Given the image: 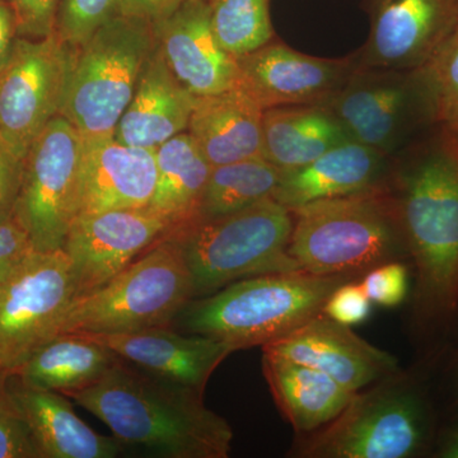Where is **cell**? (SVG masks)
Instances as JSON below:
<instances>
[{"instance_id":"6da1fadb","label":"cell","mask_w":458,"mask_h":458,"mask_svg":"<svg viewBox=\"0 0 458 458\" xmlns=\"http://www.w3.org/2000/svg\"><path fill=\"white\" fill-rule=\"evenodd\" d=\"M65 396L110 428L123 447L161 458H227L233 430L203 394L120 360L95 384Z\"/></svg>"},{"instance_id":"7a4b0ae2","label":"cell","mask_w":458,"mask_h":458,"mask_svg":"<svg viewBox=\"0 0 458 458\" xmlns=\"http://www.w3.org/2000/svg\"><path fill=\"white\" fill-rule=\"evenodd\" d=\"M388 191L415 267V318L420 327H447L458 316L456 138L445 129L401 165Z\"/></svg>"},{"instance_id":"3957f363","label":"cell","mask_w":458,"mask_h":458,"mask_svg":"<svg viewBox=\"0 0 458 458\" xmlns=\"http://www.w3.org/2000/svg\"><path fill=\"white\" fill-rule=\"evenodd\" d=\"M352 279L304 270L251 276L192 300L174 322L186 333L222 340L237 352L262 346L316 318L328 295Z\"/></svg>"},{"instance_id":"277c9868","label":"cell","mask_w":458,"mask_h":458,"mask_svg":"<svg viewBox=\"0 0 458 458\" xmlns=\"http://www.w3.org/2000/svg\"><path fill=\"white\" fill-rule=\"evenodd\" d=\"M291 210L293 231L288 255L300 270L355 278L385 262L409 258L386 185Z\"/></svg>"},{"instance_id":"5b68a950","label":"cell","mask_w":458,"mask_h":458,"mask_svg":"<svg viewBox=\"0 0 458 458\" xmlns=\"http://www.w3.org/2000/svg\"><path fill=\"white\" fill-rule=\"evenodd\" d=\"M292 231V210L270 198L238 212L171 228L165 238L179 249L199 297L237 280L300 270L288 255Z\"/></svg>"},{"instance_id":"8992f818","label":"cell","mask_w":458,"mask_h":458,"mask_svg":"<svg viewBox=\"0 0 458 458\" xmlns=\"http://www.w3.org/2000/svg\"><path fill=\"white\" fill-rule=\"evenodd\" d=\"M157 47L152 23L116 14L72 49L60 114L83 140L113 138Z\"/></svg>"},{"instance_id":"52a82bcc","label":"cell","mask_w":458,"mask_h":458,"mask_svg":"<svg viewBox=\"0 0 458 458\" xmlns=\"http://www.w3.org/2000/svg\"><path fill=\"white\" fill-rule=\"evenodd\" d=\"M194 298L185 260L164 237L105 284L75 297L62 319L59 335L172 327Z\"/></svg>"},{"instance_id":"ba28073f","label":"cell","mask_w":458,"mask_h":458,"mask_svg":"<svg viewBox=\"0 0 458 458\" xmlns=\"http://www.w3.org/2000/svg\"><path fill=\"white\" fill-rule=\"evenodd\" d=\"M434 415L426 394L408 379L385 378L355 393L327 426L307 434L294 454L306 458H411L432 450Z\"/></svg>"},{"instance_id":"9c48e42d","label":"cell","mask_w":458,"mask_h":458,"mask_svg":"<svg viewBox=\"0 0 458 458\" xmlns=\"http://www.w3.org/2000/svg\"><path fill=\"white\" fill-rule=\"evenodd\" d=\"M82 152L83 138L62 114L27 150L13 219L25 229L35 251L64 246L77 216Z\"/></svg>"},{"instance_id":"30bf717a","label":"cell","mask_w":458,"mask_h":458,"mask_svg":"<svg viewBox=\"0 0 458 458\" xmlns=\"http://www.w3.org/2000/svg\"><path fill=\"white\" fill-rule=\"evenodd\" d=\"M77 295L64 250L32 251L0 283V370L16 372L59 335L60 324Z\"/></svg>"},{"instance_id":"8fae6325","label":"cell","mask_w":458,"mask_h":458,"mask_svg":"<svg viewBox=\"0 0 458 458\" xmlns=\"http://www.w3.org/2000/svg\"><path fill=\"white\" fill-rule=\"evenodd\" d=\"M351 140L390 157L423 123H433L417 71L357 64L327 104Z\"/></svg>"},{"instance_id":"7c38bea8","label":"cell","mask_w":458,"mask_h":458,"mask_svg":"<svg viewBox=\"0 0 458 458\" xmlns=\"http://www.w3.org/2000/svg\"><path fill=\"white\" fill-rule=\"evenodd\" d=\"M71 63L72 47L56 32L40 40L17 38L0 72V132L21 155L60 114Z\"/></svg>"},{"instance_id":"4fadbf2b","label":"cell","mask_w":458,"mask_h":458,"mask_svg":"<svg viewBox=\"0 0 458 458\" xmlns=\"http://www.w3.org/2000/svg\"><path fill=\"white\" fill-rule=\"evenodd\" d=\"M170 229V223L149 208L75 216L63 246L73 270L75 297L114 278Z\"/></svg>"},{"instance_id":"5bb4252c","label":"cell","mask_w":458,"mask_h":458,"mask_svg":"<svg viewBox=\"0 0 458 458\" xmlns=\"http://www.w3.org/2000/svg\"><path fill=\"white\" fill-rule=\"evenodd\" d=\"M369 38L355 55L364 68L417 71L458 26V0H366Z\"/></svg>"},{"instance_id":"9a60e30c","label":"cell","mask_w":458,"mask_h":458,"mask_svg":"<svg viewBox=\"0 0 458 458\" xmlns=\"http://www.w3.org/2000/svg\"><path fill=\"white\" fill-rule=\"evenodd\" d=\"M236 86L249 93L262 110L327 104L357 68L355 55L325 59L271 41L236 57Z\"/></svg>"},{"instance_id":"2e32d148","label":"cell","mask_w":458,"mask_h":458,"mask_svg":"<svg viewBox=\"0 0 458 458\" xmlns=\"http://www.w3.org/2000/svg\"><path fill=\"white\" fill-rule=\"evenodd\" d=\"M262 351L321 370L352 393L397 373L396 358L322 312Z\"/></svg>"},{"instance_id":"e0dca14e","label":"cell","mask_w":458,"mask_h":458,"mask_svg":"<svg viewBox=\"0 0 458 458\" xmlns=\"http://www.w3.org/2000/svg\"><path fill=\"white\" fill-rule=\"evenodd\" d=\"M153 29L168 68L195 98L236 87V57L216 40L209 0H181Z\"/></svg>"},{"instance_id":"ac0fdd59","label":"cell","mask_w":458,"mask_h":458,"mask_svg":"<svg viewBox=\"0 0 458 458\" xmlns=\"http://www.w3.org/2000/svg\"><path fill=\"white\" fill-rule=\"evenodd\" d=\"M113 351L120 360L144 372L204 394L214 370L233 346L214 337L182 335L172 327L126 334H82Z\"/></svg>"},{"instance_id":"d6986e66","label":"cell","mask_w":458,"mask_h":458,"mask_svg":"<svg viewBox=\"0 0 458 458\" xmlns=\"http://www.w3.org/2000/svg\"><path fill=\"white\" fill-rule=\"evenodd\" d=\"M157 185L156 149L114 138L83 140L77 216L149 207Z\"/></svg>"},{"instance_id":"ffe728a7","label":"cell","mask_w":458,"mask_h":458,"mask_svg":"<svg viewBox=\"0 0 458 458\" xmlns=\"http://www.w3.org/2000/svg\"><path fill=\"white\" fill-rule=\"evenodd\" d=\"M387 156L348 140L297 170L282 172L274 198L288 209L385 185Z\"/></svg>"},{"instance_id":"44dd1931","label":"cell","mask_w":458,"mask_h":458,"mask_svg":"<svg viewBox=\"0 0 458 458\" xmlns=\"http://www.w3.org/2000/svg\"><path fill=\"white\" fill-rule=\"evenodd\" d=\"M195 98L174 77L156 47L114 138L126 146L157 149L188 131Z\"/></svg>"},{"instance_id":"7402d4cb","label":"cell","mask_w":458,"mask_h":458,"mask_svg":"<svg viewBox=\"0 0 458 458\" xmlns=\"http://www.w3.org/2000/svg\"><path fill=\"white\" fill-rule=\"evenodd\" d=\"M262 110L240 87L195 98L188 126L212 167L262 157Z\"/></svg>"},{"instance_id":"603a6c76","label":"cell","mask_w":458,"mask_h":458,"mask_svg":"<svg viewBox=\"0 0 458 458\" xmlns=\"http://www.w3.org/2000/svg\"><path fill=\"white\" fill-rule=\"evenodd\" d=\"M41 458H114L126 448L114 437L101 436L75 414L71 401L55 391L11 387Z\"/></svg>"},{"instance_id":"cb8c5ba5","label":"cell","mask_w":458,"mask_h":458,"mask_svg":"<svg viewBox=\"0 0 458 458\" xmlns=\"http://www.w3.org/2000/svg\"><path fill=\"white\" fill-rule=\"evenodd\" d=\"M262 373L280 412L298 434L327 426L355 394L321 370L267 352Z\"/></svg>"},{"instance_id":"d4e9b609","label":"cell","mask_w":458,"mask_h":458,"mask_svg":"<svg viewBox=\"0 0 458 458\" xmlns=\"http://www.w3.org/2000/svg\"><path fill=\"white\" fill-rule=\"evenodd\" d=\"M348 140L324 105L273 107L262 114V157L282 172L303 167Z\"/></svg>"},{"instance_id":"484cf974","label":"cell","mask_w":458,"mask_h":458,"mask_svg":"<svg viewBox=\"0 0 458 458\" xmlns=\"http://www.w3.org/2000/svg\"><path fill=\"white\" fill-rule=\"evenodd\" d=\"M120 358L82 334H63L33 352L11 376L38 390L65 394L95 384Z\"/></svg>"},{"instance_id":"4316f807","label":"cell","mask_w":458,"mask_h":458,"mask_svg":"<svg viewBox=\"0 0 458 458\" xmlns=\"http://www.w3.org/2000/svg\"><path fill=\"white\" fill-rule=\"evenodd\" d=\"M156 164V191L148 208L171 228L195 221L212 170L197 143L188 131L181 132L157 148Z\"/></svg>"},{"instance_id":"83f0119b","label":"cell","mask_w":458,"mask_h":458,"mask_svg":"<svg viewBox=\"0 0 458 458\" xmlns=\"http://www.w3.org/2000/svg\"><path fill=\"white\" fill-rule=\"evenodd\" d=\"M280 180L282 171L264 157L216 165L205 185L197 219L225 216L274 198Z\"/></svg>"},{"instance_id":"f1b7e54d","label":"cell","mask_w":458,"mask_h":458,"mask_svg":"<svg viewBox=\"0 0 458 458\" xmlns=\"http://www.w3.org/2000/svg\"><path fill=\"white\" fill-rule=\"evenodd\" d=\"M210 20L223 49L238 57L273 40L270 0H209Z\"/></svg>"},{"instance_id":"f546056e","label":"cell","mask_w":458,"mask_h":458,"mask_svg":"<svg viewBox=\"0 0 458 458\" xmlns=\"http://www.w3.org/2000/svg\"><path fill=\"white\" fill-rule=\"evenodd\" d=\"M433 123H458V26L423 68L417 69Z\"/></svg>"},{"instance_id":"4dcf8cb0","label":"cell","mask_w":458,"mask_h":458,"mask_svg":"<svg viewBox=\"0 0 458 458\" xmlns=\"http://www.w3.org/2000/svg\"><path fill=\"white\" fill-rule=\"evenodd\" d=\"M119 5L120 0H63L55 32L65 45L77 49L119 14Z\"/></svg>"},{"instance_id":"1f68e13d","label":"cell","mask_w":458,"mask_h":458,"mask_svg":"<svg viewBox=\"0 0 458 458\" xmlns=\"http://www.w3.org/2000/svg\"><path fill=\"white\" fill-rule=\"evenodd\" d=\"M0 370V458H41L31 429Z\"/></svg>"},{"instance_id":"d6a6232c","label":"cell","mask_w":458,"mask_h":458,"mask_svg":"<svg viewBox=\"0 0 458 458\" xmlns=\"http://www.w3.org/2000/svg\"><path fill=\"white\" fill-rule=\"evenodd\" d=\"M360 284L370 302L397 307L408 295L409 270L399 260L385 262L367 271Z\"/></svg>"},{"instance_id":"836d02e7","label":"cell","mask_w":458,"mask_h":458,"mask_svg":"<svg viewBox=\"0 0 458 458\" xmlns=\"http://www.w3.org/2000/svg\"><path fill=\"white\" fill-rule=\"evenodd\" d=\"M63 0H7L16 20L18 38L40 40L56 30Z\"/></svg>"},{"instance_id":"e575fe53","label":"cell","mask_w":458,"mask_h":458,"mask_svg":"<svg viewBox=\"0 0 458 458\" xmlns=\"http://www.w3.org/2000/svg\"><path fill=\"white\" fill-rule=\"evenodd\" d=\"M370 303L360 283L345 282L328 295L322 313L345 327H354L369 318Z\"/></svg>"},{"instance_id":"d590c367","label":"cell","mask_w":458,"mask_h":458,"mask_svg":"<svg viewBox=\"0 0 458 458\" xmlns=\"http://www.w3.org/2000/svg\"><path fill=\"white\" fill-rule=\"evenodd\" d=\"M25 156L12 146L0 132V222L13 219L21 183H22Z\"/></svg>"},{"instance_id":"8d00e7d4","label":"cell","mask_w":458,"mask_h":458,"mask_svg":"<svg viewBox=\"0 0 458 458\" xmlns=\"http://www.w3.org/2000/svg\"><path fill=\"white\" fill-rule=\"evenodd\" d=\"M33 249L25 229L14 219L0 222V283L29 258Z\"/></svg>"},{"instance_id":"74e56055","label":"cell","mask_w":458,"mask_h":458,"mask_svg":"<svg viewBox=\"0 0 458 458\" xmlns=\"http://www.w3.org/2000/svg\"><path fill=\"white\" fill-rule=\"evenodd\" d=\"M181 0H120L119 14L158 22L179 5Z\"/></svg>"},{"instance_id":"f35d334b","label":"cell","mask_w":458,"mask_h":458,"mask_svg":"<svg viewBox=\"0 0 458 458\" xmlns=\"http://www.w3.org/2000/svg\"><path fill=\"white\" fill-rule=\"evenodd\" d=\"M18 38L16 20L7 0H0V72L7 64Z\"/></svg>"},{"instance_id":"ab89813d","label":"cell","mask_w":458,"mask_h":458,"mask_svg":"<svg viewBox=\"0 0 458 458\" xmlns=\"http://www.w3.org/2000/svg\"><path fill=\"white\" fill-rule=\"evenodd\" d=\"M432 456L458 458V417L448 424L434 439Z\"/></svg>"},{"instance_id":"60d3db41","label":"cell","mask_w":458,"mask_h":458,"mask_svg":"<svg viewBox=\"0 0 458 458\" xmlns=\"http://www.w3.org/2000/svg\"><path fill=\"white\" fill-rule=\"evenodd\" d=\"M445 128V126H443ZM445 131H448L451 132L452 135H454V138H456V140L458 141V123L456 125L447 126V128H445Z\"/></svg>"},{"instance_id":"b9f144b4","label":"cell","mask_w":458,"mask_h":458,"mask_svg":"<svg viewBox=\"0 0 458 458\" xmlns=\"http://www.w3.org/2000/svg\"><path fill=\"white\" fill-rule=\"evenodd\" d=\"M456 403H458V366H457V373H456Z\"/></svg>"}]
</instances>
